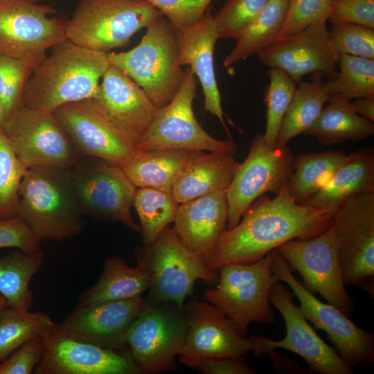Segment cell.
Returning a JSON list of instances; mask_svg holds the SVG:
<instances>
[{
	"label": "cell",
	"instance_id": "46",
	"mask_svg": "<svg viewBox=\"0 0 374 374\" xmlns=\"http://www.w3.org/2000/svg\"><path fill=\"white\" fill-rule=\"evenodd\" d=\"M329 20L374 29V0H332Z\"/></svg>",
	"mask_w": 374,
	"mask_h": 374
},
{
	"label": "cell",
	"instance_id": "28",
	"mask_svg": "<svg viewBox=\"0 0 374 374\" xmlns=\"http://www.w3.org/2000/svg\"><path fill=\"white\" fill-rule=\"evenodd\" d=\"M150 277L143 262L130 267L120 256L105 260L99 280L82 292L78 305H91L113 301L128 299L141 294L149 289Z\"/></svg>",
	"mask_w": 374,
	"mask_h": 374
},
{
	"label": "cell",
	"instance_id": "14",
	"mask_svg": "<svg viewBox=\"0 0 374 374\" xmlns=\"http://www.w3.org/2000/svg\"><path fill=\"white\" fill-rule=\"evenodd\" d=\"M276 250L290 269L301 276V284L312 293L318 292L329 304L346 316L352 311L345 289L335 227L308 240H290Z\"/></svg>",
	"mask_w": 374,
	"mask_h": 374
},
{
	"label": "cell",
	"instance_id": "16",
	"mask_svg": "<svg viewBox=\"0 0 374 374\" xmlns=\"http://www.w3.org/2000/svg\"><path fill=\"white\" fill-rule=\"evenodd\" d=\"M345 285L373 295L374 193L354 197L332 215Z\"/></svg>",
	"mask_w": 374,
	"mask_h": 374
},
{
	"label": "cell",
	"instance_id": "8",
	"mask_svg": "<svg viewBox=\"0 0 374 374\" xmlns=\"http://www.w3.org/2000/svg\"><path fill=\"white\" fill-rule=\"evenodd\" d=\"M197 81L189 66L173 99L157 109L136 150L180 149L219 152L233 154L238 150L232 138L219 140L210 135L197 121L193 100Z\"/></svg>",
	"mask_w": 374,
	"mask_h": 374
},
{
	"label": "cell",
	"instance_id": "10",
	"mask_svg": "<svg viewBox=\"0 0 374 374\" xmlns=\"http://www.w3.org/2000/svg\"><path fill=\"white\" fill-rule=\"evenodd\" d=\"M188 330L184 308L163 303L143 308L127 333L130 353L143 373L176 369Z\"/></svg>",
	"mask_w": 374,
	"mask_h": 374
},
{
	"label": "cell",
	"instance_id": "20",
	"mask_svg": "<svg viewBox=\"0 0 374 374\" xmlns=\"http://www.w3.org/2000/svg\"><path fill=\"white\" fill-rule=\"evenodd\" d=\"M53 113L69 136L78 156L99 158L121 167L136 150L89 100L65 104Z\"/></svg>",
	"mask_w": 374,
	"mask_h": 374
},
{
	"label": "cell",
	"instance_id": "30",
	"mask_svg": "<svg viewBox=\"0 0 374 374\" xmlns=\"http://www.w3.org/2000/svg\"><path fill=\"white\" fill-rule=\"evenodd\" d=\"M315 137L321 144L330 145L346 141H359L374 134L372 121L357 114L350 100L341 95L329 96L314 124L304 133Z\"/></svg>",
	"mask_w": 374,
	"mask_h": 374
},
{
	"label": "cell",
	"instance_id": "23",
	"mask_svg": "<svg viewBox=\"0 0 374 374\" xmlns=\"http://www.w3.org/2000/svg\"><path fill=\"white\" fill-rule=\"evenodd\" d=\"M141 296L119 301L76 305L61 323L67 336L100 347L125 351L127 330L143 308Z\"/></svg>",
	"mask_w": 374,
	"mask_h": 374
},
{
	"label": "cell",
	"instance_id": "37",
	"mask_svg": "<svg viewBox=\"0 0 374 374\" xmlns=\"http://www.w3.org/2000/svg\"><path fill=\"white\" fill-rule=\"evenodd\" d=\"M339 72L325 82L326 91L348 100L374 95V60L339 55Z\"/></svg>",
	"mask_w": 374,
	"mask_h": 374
},
{
	"label": "cell",
	"instance_id": "32",
	"mask_svg": "<svg viewBox=\"0 0 374 374\" xmlns=\"http://www.w3.org/2000/svg\"><path fill=\"white\" fill-rule=\"evenodd\" d=\"M323 75L317 73L308 82L300 81L292 102L283 118L276 146H284L294 137L303 134L319 116L329 94Z\"/></svg>",
	"mask_w": 374,
	"mask_h": 374
},
{
	"label": "cell",
	"instance_id": "48",
	"mask_svg": "<svg viewBox=\"0 0 374 374\" xmlns=\"http://www.w3.org/2000/svg\"><path fill=\"white\" fill-rule=\"evenodd\" d=\"M199 368L207 374H254L255 371L244 357H208L196 361L193 368Z\"/></svg>",
	"mask_w": 374,
	"mask_h": 374
},
{
	"label": "cell",
	"instance_id": "13",
	"mask_svg": "<svg viewBox=\"0 0 374 374\" xmlns=\"http://www.w3.org/2000/svg\"><path fill=\"white\" fill-rule=\"evenodd\" d=\"M271 254L274 275L278 281L290 286L300 302L299 309L303 317L328 335L341 358L351 367L357 364H373V333L357 326L335 306L320 301L297 280L276 249L271 251Z\"/></svg>",
	"mask_w": 374,
	"mask_h": 374
},
{
	"label": "cell",
	"instance_id": "52",
	"mask_svg": "<svg viewBox=\"0 0 374 374\" xmlns=\"http://www.w3.org/2000/svg\"><path fill=\"white\" fill-rule=\"evenodd\" d=\"M27 1H29L30 2H34V3H38L39 1H40L42 0H27Z\"/></svg>",
	"mask_w": 374,
	"mask_h": 374
},
{
	"label": "cell",
	"instance_id": "5",
	"mask_svg": "<svg viewBox=\"0 0 374 374\" xmlns=\"http://www.w3.org/2000/svg\"><path fill=\"white\" fill-rule=\"evenodd\" d=\"M161 13L145 0H80L68 20L67 39L104 51L127 46Z\"/></svg>",
	"mask_w": 374,
	"mask_h": 374
},
{
	"label": "cell",
	"instance_id": "9",
	"mask_svg": "<svg viewBox=\"0 0 374 374\" xmlns=\"http://www.w3.org/2000/svg\"><path fill=\"white\" fill-rule=\"evenodd\" d=\"M73 188L83 215L121 222L139 232L131 215L137 188L120 166L96 157L78 156L71 168Z\"/></svg>",
	"mask_w": 374,
	"mask_h": 374
},
{
	"label": "cell",
	"instance_id": "39",
	"mask_svg": "<svg viewBox=\"0 0 374 374\" xmlns=\"http://www.w3.org/2000/svg\"><path fill=\"white\" fill-rule=\"evenodd\" d=\"M42 60L0 55V98L6 119L21 105L26 84Z\"/></svg>",
	"mask_w": 374,
	"mask_h": 374
},
{
	"label": "cell",
	"instance_id": "24",
	"mask_svg": "<svg viewBox=\"0 0 374 374\" xmlns=\"http://www.w3.org/2000/svg\"><path fill=\"white\" fill-rule=\"evenodd\" d=\"M228 213L226 190L213 192L179 204L172 229L182 244L206 265L226 230Z\"/></svg>",
	"mask_w": 374,
	"mask_h": 374
},
{
	"label": "cell",
	"instance_id": "44",
	"mask_svg": "<svg viewBox=\"0 0 374 374\" xmlns=\"http://www.w3.org/2000/svg\"><path fill=\"white\" fill-rule=\"evenodd\" d=\"M168 19L175 30L202 20L213 0H145Z\"/></svg>",
	"mask_w": 374,
	"mask_h": 374
},
{
	"label": "cell",
	"instance_id": "50",
	"mask_svg": "<svg viewBox=\"0 0 374 374\" xmlns=\"http://www.w3.org/2000/svg\"><path fill=\"white\" fill-rule=\"evenodd\" d=\"M6 122V117L3 108L2 103L0 98V130L3 132Z\"/></svg>",
	"mask_w": 374,
	"mask_h": 374
},
{
	"label": "cell",
	"instance_id": "2",
	"mask_svg": "<svg viewBox=\"0 0 374 374\" xmlns=\"http://www.w3.org/2000/svg\"><path fill=\"white\" fill-rule=\"evenodd\" d=\"M107 53L65 39L35 67L24 88L21 105L53 113L70 103L91 99L109 66Z\"/></svg>",
	"mask_w": 374,
	"mask_h": 374
},
{
	"label": "cell",
	"instance_id": "29",
	"mask_svg": "<svg viewBox=\"0 0 374 374\" xmlns=\"http://www.w3.org/2000/svg\"><path fill=\"white\" fill-rule=\"evenodd\" d=\"M192 151L180 149L136 150L121 168L136 188L172 192L174 182Z\"/></svg>",
	"mask_w": 374,
	"mask_h": 374
},
{
	"label": "cell",
	"instance_id": "33",
	"mask_svg": "<svg viewBox=\"0 0 374 374\" xmlns=\"http://www.w3.org/2000/svg\"><path fill=\"white\" fill-rule=\"evenodd\" d=\"M341 151L299 154L294 158V171L287 186L296 202L303 204L325 187L346 158Z\"/></svg>",
	"mask_w": 374,
	"mask_h": 374
},
{
	"label": "cell",
	"instance_id": "22",
	"mask_svg": "<svg viewBox=\"0 0 374 374\" xmlns=\"http://www.w3.org/2000/svg\"><path fill=\"white\" fill-rule=\"evenodd\" d=\"M326 23L311 24L276 41L257 54L258 60L265 66L283 71L296 83L308 74L334 76L339 55L332 47Z\"/></svg>",
	"mask_w": 374,
	"mask_h": 374
},
{
	"label": "cell",
	"instance_id": "41",
	"mask_svg": "<svg viewBox=\"0 0 374 374\" xmlns=\"http://www.w3.org/2000/svg\"><path fill=\"white\" fill-rule=\"evenodd\" d=\"M331 24L329 37L337 53L374 60V29L353 23Z\"/></svg>",
	"mask_w": 374,
	"mask_h": 374
},
{
	"label": "cell",
	"instance_id": "31",
	"mask_svg": "<svg viewBox=\"0 0 374 374\" xmlns=\"http://www.w3.org/2000/svg\"><path fill=\"white\" fill-rule=\"evenodd\" d=\"M289 0H269L264 9L235 38V45L224 60L229 67L258 54L275 43L284 24Z\"/></svg>",
	"mask_w": 374,
	"mask_h": 374
},
{
	"label": "cell",
	"instance_id": "21",
	"mask_svg": "<svg viewBox=\"0 0 374 374\" xmlns=\"http://www.w3.org/2000/svg\"><path fill=\"white\" fill-rule=\"evenodd\" d=\"M89 100L135 148L157 109L145 92L112 64H109Z\"/></svg>",
	"mask_w": 374,
	"mask_h": 374
},
{
	"label": "cell",
	"instance_id": "51",
	"mask_svg": "<svg viewBox=\"0 0 374 374\" xmlns=\"http://www.w3.org/2000/svg\"><path fill=\"white\" fill-rule=\"evenodd\" d=\"M9 306L10 303L7 299L0 293V314Z\"/></svg>",
	"mask_w": 374,
	"mask_h": 374
},
{
	"label": "cell",
	"instance_id": "4",
	"mask_svg": "<svg viewBox=\"0 0 374 374\" xmlns=\"http://www.w3.org/2000/svg\"><path fill=\"white\" fill-rule=\"evenodd\" d=\"M146 29L136 46L125 52L107 53V58L110 64L128 75L159 109L175 97L184 70L176 32L168 19L161 15Z\"/></svg>",
	"mask_w": 374,
	"mask_h": 374
},
{
	"label": "cell",
	"instance_id": "11",
	"mask_svg": "<svg viewBox=\"0 0 374 374\" xmlns=\"http://www.w3.org/2000/svg\"><path fill=\"white\" fill-rule=\"evenodd\" d=\"M294 158L287 145L271 148L265 143L263 134L254 136L247 158L238 163L226 190L229 206L226 230L238 224L256 199L267 193L277 195L288 184Z\"/></svg>",
	"mask_w": 374,
	"mask_h": 374
},
{
	"label": "cell",
	"instance_id": "45",
	"mask_svg": "<svg viewBox=\"0 0 374 374\" xmlns=\"http://www.w3.org/2000/svg\"><path fill=\"white\" fill-rule=\"evenodd\" d=\"M12 247L25 252L40 250V241L24 220L17 215L0 219V249Z\"/></svg>",
	"mask_w": 374,
	"mask_h": 374
},
{
	"label": "cell",
	"instance_id": "25",
	"mask_svg": "<svg viewBox=\"0 0 374 374\" xmlns=\"http://www.w3.org/2000/svg\"><path fill=\"white\" fill-rule=\"evenodd\" d=\"M175 32L180 64L188 65L198 78L204 96L205 112L216 116L231 138L224 121L215 73L213 51L218 35L211 8L202 20Z\"/></svg>",
	"mask_w": 374,
	"mask_h": 374
},
{
	"label": "cell",
	"instance_id": "15",
	"mask_svg": "<svg viewBox=\"0 0 374 374\" xmlns=\"http://www.w3.org/2000/svg\"><path fill=\"white\" fill-rule=\"evenodd\" d=\"M55 12L27 0L0 3V55L43 60L48 49L67 39L69 19L50 16Z\"/></svg>",
	"mask_w": 374,
	"mask_h": 374
},
{
	"label": "cell",
	"instance_id": "43",
	"mask_svg": "<svg viewBox=\"0 0 374 374\" xmlns=\"http://www.w3.org/2000/svg\"><path fill=\"white\" fill-rule=\"evenodd\" d=\"M331 3L332 0H289L286 18L278 40L290 37L311 24L327 22Z\"/></svg>",
	"mask_w": 374,
	"mask_h": 374
},
{
	"label": "cell",
	"instance_id": "47",
	"mask_svg": "<svg viewBox=\"0 0 374 374\" xmlns=\"http://www.w3.org/2000/svg\"><path fill=\"white\" fill-rule=\"evenodd\" d=\"M41 335L29 339L1 362L0 374L33 373L42 355L43 344Z\"/></svg>",
	"mask_w": 374,
	"mask_h": 374
},
{
	"label": "cell",
	"instance_id": "49",
	"mask_svg": "<svg viewBox=\"0 0 374 374\" xmlns=\"http://www.w3.org/2000/svg\"><path fill=\"white\" fill-rule=\"evenodd\" d=\"M350 103L357 114L372 122L374 121V95L355 98Z\"/></svg>",
	"mask_w": 374,
	"mask_h": 374
},
{
	"label": "cell",
	"instance_id": "27",
	"mask_svg": "<svg viewBox=\"0 0 374 374\" xmlns=\"http://www.w3.org/2000/svg\"><path fill=\"white\" fill-rule=\"evenodd\" d=\"M238 162L233 154L193 150L176 178L172 193L179 204L226 190Z\"/></svg>",
	"mask_w": 374,
	"mask_h": 374
},
{
	"label": "cell",
	"instance_id": "36",
	"mask_svg": "<svg viewBox=\"0 0 374 374\" xmlns=\"http://www.w3.org/2000/svg\"><path fill=\"white\" fill-rule=\"evenodd\" d=\"M53 323L42 312L6 308L0 314V363L29 339L41 335Z\"/></svg>",
	"mask_w": 374,
	"mask_h": 374
},
{
	"label": "cell",
	"instance_id": "18",
	"mask_svg": "<svg viewBox=\"0 0 374 374\" xmlns=\"http://www.w3.org/2000/svg\"><path fill=\"white\" fill-rule=\"evenodd\" d=\"M293 294L280 281L269 292V302L280 313L286 327L284 339L253 336L258 346L255 355L262 358L269 350L283 348L301 356L311 371L319 374H351L352 367L346 363L336 350L326 344L309 325L299 307L292 301Z\"/></svg>",
	"mask_w": 374,
	"mask_h": 374
},
{
	"label": "cell",
	"instance_id": "38",
	"mask_svg": "<svg viewBox=\"0 0 374 374\" xmlns=\"http://www.w3.org/2000/svg\"><path fill=\"white\" fill-rule=\"evenodd\" d=\"M269 82L265 87L264 103L267 107L264 141L274 147L285 114L296 89V82L285 72L270 67L267 71Z\"/></svg>",
	"mask_w": 374,
	"mask_h": 374
},
{
	"label": "cell",
	"instance_id": "35",
	"mask_svg": "<svg viewBox=\"0 0 374 374\" xmlns=\"http://www.w3.org/2000/svg\"><path fill=\"white\" fill-rule=\"evenodd\" d=\"M179 206L172 192L137 188L133 206L139 218L143 246L154 243L161 231L174 222Z\"/></svg>",
	"mask_w": 374,
	"mask_h": 374
},
{
	"label": "cell",
	"instance_id": "17",
	"mask_svg": "<svg viewBox=\"0 0 374 374\" xmlns=\"http://www.w3.org/2000/svg\"><path fill=\"white\" fill-rule=\"evenodd\" d=\"M42 357L34 374H141L129 350L118 351L65 335L53 323L41 335Z\"/></svg>",
	"mask_w": 374,
	"mask_h": 374
},
{
	"label": "cell",
	"instance_id": "26",
	"mask_svg": "<svg viewBox=\"0 0 374 374\" xmlns=\"http://www.w3.org/2000/svg\"><path fill=\"white\" fill-rule=\"evenodd\" d=\"M374 193V149L361 148L347 154L328 184L302 204L330 215L348 199Z\"/></svg>",
	"mask_w": 374,
	"mask_h": 374
},
{
	"label": "cell",
	"instance_id": "40",
	"mask_svg": "<svg viewBox=\"0 0 374 374\" xmlns=\"http://www.w3.org/2000/svg\"><path fill=\"white\" fill-rule=\"evenodd\" d=\"M26 170L0 130V219L18 215L19 188Z\"/></svg>",
	"mask_w": 374,
	"mask_h": 374
},
{
	"label": "cell",
	"instance_id": "1",
	"mask_svg": "<svg viewBox=\"0 0 374 374\" xmlns=\"http://www.w3.org/2000/svg\"><path fill=\"white\" fill-rule=\"evenodd\" d=\"M332 222L326 211L296 202L287 184L274 198L256 199L238 224L223 233L206 266L217 272L225 265L255 262L287 241L320 235Z\"/></svg>",
	"mask_w": 374,
	"mask_h": 374
},
{
	"label": "cell",
	"instance_id": "34",
	"mask_svg": "<svg viewBox=\"0 0 374 374\" xmlns=\"http://www.w3.org/2000/svg\"><path fill=\"white\" fill-rule=\"evenodd\" d=\"M43 262L42 249L30 253L19 249L0 258V293L10 307L24 310L31 308L30 283Z\"/></svg>",
	"mask_w": 374,
	"mask_h": 374
},
{
	"label": "cell",
	"instance_id": "19",
	"mask_svg": "<svg viewBox=\"0 0 374 374\" xmlns=\"http://www.w3.org/2000/svg\"><path fill=\"white\" fill-rule=\"evenodd\" d=\"M188 330L180 363L193 368L202 357H244L256 352L258 345L251 336H242L234 323L218 308L197 299L190 301L186 308Z\"/></svg>",
	"mask_w": 374,
	"mask_h": 374
},
{
	"label": "cell",
	"instance_id": "3",
	"mask_svg": "<svg viewBox=\"0 0 374 374\" xmlns=\"http://www.w3.org/2000/svg\"><path fill=\"white\" fill-rule=\"evenodd\" d=\"M18 215L41 242L75 236L85 222L76 199L71 168H27L19 188Z\"/></svg>",
	"mask_w": 374,
	"mask_h": 374
},
{
	"label": "cell",
	"instance_id": "53",
	"mask_svg": "<svg viewBox=\"0 0 374 374\" xmlns=\"http://www.w3.org/2000/svg\"><path fill=\"white\" fill-rule=\"evenodd\" d=\"M9 1V0H0V3L4 2V1Z\"/></svg>",
	"mask_w": 374,
	"mask_h": 374
},
{
	"label": "cell",
	"instance_id": "12",
	"mask_svg": "<svg viewBox=\"0 0 374 374\" xmlns=\"http://www.w3.org/2000/svg\"><path fill=\"white\" fill-rule=\"evenodd\" d=\"M4 135L21 163L71 168L78 154L53 113L19 105L6 119Z\"/></svg>",
	"mask_w": 374,
	"mask_h": 374
},
{
	"label": "cell",
	"instance_id": "7",
	"mask_svg": "<svg viewBox=\"0 0 374 374\" xmlns=\"http://www.w3.org/2000/svg\"><path fill=\"white\" fill-rule=\"evenodd\" d=\"M138 260L144 262L150 277L145 307L172 303L184 308L186 297L193 292L197 280L213 285L217 272L210 270L197 256L186 248L172 228L167 226L150 245L137 251Z\"/></svg>",
	"mask_w": 374,
	"mask_h": 374
},
{
	"label": "cell",
	"instance_id": "42",
	"mask_svg": "<svg viewBox=\"0 0 374 374\" xmlns=\"http://www.w3.org/2000/svg\"><path fill=\"white\" fill-rule=\"evenodd\" d=\"M269 0H227L213 15L218 39L234 38L264 9Z\"/></svg>",
	"mask_w": 374,
	"mask_h": 374
},
{
	"label": "cell",
	"instance_id": "6",
	"mask_svg": "<svg viewBox=\"0 0 374 374\" xmlns=\"http://www.w3.org/2000/svg\"><path fill=\"white\" fill-rule=\"evenodd\" d=\"M271 251L253 263L225 265L217 271L216 287L203 294V299L220 309L244 337L251 323L274 321L269 292L278 280L271 271Z\"/></svg>",
	"mask_w": 374,
	"mask_h": 374
}]
</instances>
